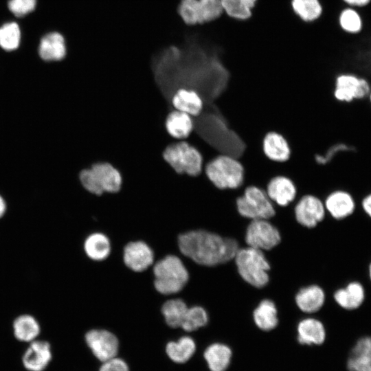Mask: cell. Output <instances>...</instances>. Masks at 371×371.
Returning <instances> with one entry per match:
<instances>
[{"mask_svg":"<svg viewBox=\"0 0 371 371\" xmlns=\"http://www.w3.org/2000/svg\"><path fill=\"white\" fill-rule=\"evenodd\" d=\"M181 252L194 262L212 267L234 259L239 249L238 242L206 230H194L178 238Z\"/></svg>","mask_w":371,"mask_h":371,"instance_id":"cell-1","label":"cell"},{"mask_svg":"<svg viewBox=\"0 0 371 371\" xmlns=\"http://www.w3.org/2000/svg\"><path fill=\"white\" fill-rule=\"evenodd\" d=\"M203 174L220 190H238L244 186V166L238 158L229 154L219 153L206 161Z\"/></svg>","mask_w":371,"mask_h":371,"instance_id":"cell-2","label":"cell"},{"mask_svg":"<svg viewBox=\"0 0 371 371\" xmlns=\"http://www.w3.org/2000/svg\"><path fill=\"white\" fill-rule=\"evenodd\" d=\"M162 156L178 175L197 177L203 172L205 161L203 155L189 142L170 144L166 147Z\"/></svg>","mask_w":371,"mask_h":371,"instance_id":"cell-3","label":"cell"},{"mask_svg":"<svg viewBox=\"0 0 371 371\" xmlns=\"http://www.w3.org/2000/svg\"><path fill=\"white\" fill-rule=\"evenodd\" d=\"M242 279L256 288H262L269 281L270 265L262 251L247 247L238 249L234 258Z\"/></svg>","mask_w":371,"mask_h":371,"instance_id":"cell-4","label":"cell"},{"mask_svg":"<svg viewBox=\"0 0 371 371\" xmlns=\"http://www.w3.org/2000/svg\"><path fill=\"white\" fill-rule=\"evenodd\" d=\"M79 179L87 191L96 195L104 192H117L122 183L120 171L108 162H97L82 170Z\"/></svg>","mask_w":371,"mask_h":371,"instance_id":"cell-5","label":"cell"},{"mask_svg":"<svg viewBox=\"0 0 371 371\" xmlns=\"http://www.w3.org/2000/svg\"><path fill=\"white\" fill-rule=\"evenodd\" d=\"M155 286L158 292L168 295L178 293L186 284L189 275L182 261L170 255L158 261L153 269Z\"/></svg>","mask_w":371,"mask_h":371,"instance_id":"cell-6","label":"cell"},{"mask_svg":"<svg viewBox=\"0 0 371 371\" xmlns=\"http://www.w3.org/2000/svg\"><path fill=\"white\" fill-rule=\"evenodd\" d=\"M236 207L240 216L251 220L269 219L276 214L274 203L265 190L256 185L243 188L236 199Z\"/></svg>","mask_w":371,"mask_h":371,"instance_id":"cell-7","label":"cell"},{"mask_svg":"<svg viewBox=\"0 0 371 371\" xmlns=\"http://www.w3.org/2000/svg\"><path fill=\"white\" fill-rule=\"evenodd\" d=\"M269 219H255L248 225L245 236L248 247L261 251L270 250L281 240L279 230Z\"/></svg>","mask_w":371,"mask_h":371,"instance_id":"cell-8","label":"cell"},{"mask_svg":"<svg viewBox=\"0 0 371 371\" xmlns=\"http://www.w3.org/2000/svg\"><path fill=\"white\" fill-rule=\"evenodd\" d=\"M370 93L368 82L352 74L339 75L335 80L333 95L341 102H350L365 98Z\"/></svg>","mask_w":371,"mask_h":371,"instance_id":"cell-9","label":"cell"},{"mask_svg":"<svg viewBox=\"0 0 371 371\" xmlns=\"http://www.w3.org/2000/svg\"><path fill=\"white\" fill-rule=\"evenodd\" d=\"M325 210L324 203L318 196L304 194L295 205L294 215L301 225L313 228L324 219Z\"/></svg>","mask_w":371,"mask_h":371,"instance_id":"cell-10","label":"cell"},{"mask_svg":"<svg viewBox=\"0 0 371 371\" xmlns=\"http://www.w3.org/2000/svg\"><path fill=\"white\" fill-rule=\"evenodd\" d=\"M53 358L49 341L38 338L27 344L21 356V363L26 371H45Z\"/></svg>","mask_w":371,"mask_h":371,"instance_id":"cell-11","label":"cell"},{"mask_svg":"<svg viewBox=\"0 0 371 371\" xmlns=\"http://www.w3.org/2000/svg\"><path fill=\"white\" fill-rule=\"evenodd\" d=\"M85 341L93 355L101 361L115 357L118 351L117 337L105 330H91L85 335Z\"/></svg>","mask_w":371,"mask_h":371,"instance_id":"cell-12","label":"cell"},{"mask_svg":"<svg viewBox=\"0 0 371 371\" xmlns=\"http://www.w3.org/2000/svg\"><path fill=\"white\" fill-rule=\"evenodd\" d=\"M265 190L273 203L286 207L293 202L298 191L294 181L284 175H278L269 179Z\"/></svg>","mask_w":371,"mask_h":371,"instance_id":"cell-13","label":"cell"},{"mask_svg":"<svg viewBox=\"0 0 371 371\" xmlns=\"http://www.w3.org/2000/svg\"><path fill=\"white\" fill-rule=\"evenodd\" d=\"M262 150L269 160L276 163H284L291 155V148L287 139L275 131H270L264 135Z\"/></svg>","mask_w":371,"mask_h":371,"instance_id":"cell-14","label":"cell"},{"mask_svg":"<svg viewBox=\"0 0 371 371\" xmlns=\"http://www.w3.org/2000/svg\"><path fill=\"white\" fill-rule=\"evenodd\" d=\"M124 262L131 270L142 271L150 266L154 254L150 247L144 242L135 241L128 243L124 250Z\"/></svg>","mask_w":371,"mask_h":371,"instance_id":"cell-15","label":"cell"},{"mask_svg":"<svg viewBox=\"0 0 371 371\" xmlns=\"http://www.w3.org/2000/svg\"><path fill=\"white\" fill-rule=\"evenodd\" d=\"M172 104L175 110L184 112L192 117H199L203 112L205 101L196 90L181 88L172 95Z\"/></svg>","mask_w":371,"mask_h":371,"instance_id":"cell-16","label":"cell"},{"mask_svg":"<svg viewBox=\"0 0 371 371\" xmlns=\"http://www.w3.org/2000/svg\"><path fill=\"white\" fill-rule=\"evenodd\" d=\"M12 332L16 341L27 344L40 338L41 326L33 315L22 313L13 319Z\"/></svg>","mask_w":371,"mask_h":371,"instance_id":"cell-17","label":"cell"},{"mask_svg":"<svg viewBox=\"0 0 371 371\" xmlns=\"http://www.w3.org/2000/svg\"><path fill=\"white\" fill-rule=\"evenodd\" d=\"M325 209L335 219H343L351 215L355 209L352 195L344 190H335L326 197Z\"/></svg>","mask_w":371,"mask_h":371,"instance_id":"cell-18","label":"cell"},{"mask_svg":"<svg viewBox=\"0 0 371 371\" xmlns=\"http://www.w3.org/2000/svg\"><path fill=\"white\" fill-rule=\"evenodd\" d=\"M195 122L191 115L177 110L168 113L165 128L170 137L177 139L189 138L194 131Z\"/></svg>","mask_w":371,"mask_h":371,"instance_id":"cell-19","label":"cell"},{"mask_svg":"<svg viewBox=\"0 0 371 371\" xmlns=\"http://www.w3.org/2000/svg\"><path fill=\"white\" fill-rule=\"evenodd\" d=\"M371 366V336L359 338L353 346L347 360L348 371H366Z\"/></svg>","mask_w":371,"mask_h":371,"instance_id":"cell-20","label":"cell"},{"mask_svg":"<svg viewBox=\"0 0 371 371\" xmlns=\"http://www.w3.org/2000/svg\"><path fill=\"white\" fill-rule=\"evenodd\" d=\"M67 53L65 41L63 36L56 32L45 35L38 47L40 57L46 61H56L63 59Z\"/></svg>","mask_w":371,"mask_h":371,"instance_id":"cell-21","label":"cell"},{"mask_svg":"<svg viewBox=\"0 0 371 371\" xmlns=\"http://www.w3.org/2000/svg\"><path fill=\"white\" fill-rule=\"evenodd\" d=\"M325 293L317 285H310L302 288L297 293L295 300L297 307L306 313L318 311L325 302Z\"/></svg>","mask_w":371,"mask_h":371,"instance_id":"cell-22","label":"cell"},{"mask_svg":"<svg viewBox=\"0 0 371 371\" xmlns=\"http://www.w3.org/2000/svg\"><path fill=\"white\" fill-rule=\"evenodd\" d=\"M326 338L323 324L315 318H306L297 325V341L300 344L320 345Z\"/></svg>","mask_w":371,"mask_h":371,"instance_id":"cell-23","label":"cell"},{"mask_svg":"<svg viewBox=\"0 0 371 371\" xmlns=\"http://www.w3.org/2000/svg\"><path fill=\"white\" fill-rule=\"evenodd\" d=\"M336 303L346 310L358 308L365 299V290L358 282H351L344 288L337 290L333 295Z\"/></svg>","mask_w":371,"mask_h":371,"instance_id":"cell-24","label":"cell"},{"mask_svg":"<svg viewBox=\"0 0 371 371\" xmlns=\"http://www.w3.org/2000/svg\"><path fill=\"white\" fill-rule=\"evenodd\" d=\"M204 358L211 371H225L230 363L232 350L225 344L214 343L205 349Z\"/></svg>","mask_w":371,"mask_h":371,"instance_id":"cell-25","label":"cell"},{"mask_svg":"<svg viewBox=\"0 0 371 371\" xmlns=\"http://www.w3.org/2000/svg\"><path fill=\"white\" fill-rule=\"evenodd\" d=\"M255 324L260 330L269 331L278 324V311L274 302L270 300H262L253 313Z\"/></svg>","mask_w":371,"mask_h":371,"instance_id":"cell-26","label":"cell"},{"mask_svg":"<svg viewBox=\"0 0 371 371\" xmlns=\"http://www.w3.org/2000/svg\"><path fill=\"white\" fill-rule=\"evenodd\" d=\"M290 7L293 14L304 23H312L322 14L319 0H290Z\"/></svg>","mask_w":371,"mask_h":371,"instance_id":"cell-27","label":"cell"},{"mask_svg":"<svg viewBox=\"0 0 371 371\" xmlns=\"http://www.w3.org/2000/svg\"><path fill=\"white\" fill-rule=\"evenodd\" d=\"M196 350L194 341L190 337H182L177 341H170L166 348L168 357L174 362L183 363L188 361Z\"/></svg>","mask_w":371,"mask_h":371,"instance_id":"cell-28","label":"cell"},{"mask_svg":"<svg viewBox=\"0 0 371 371\" xmlns=\"http://www.w3.org/2000/svg\"><path fill=\"white\" fill-rule=\"evenodd\" d=\"M84 249L91 259L102 260L108 257L111 251L109 238L103 234L94 233L89 236L84 243Z\"/></svg>","mask_w":371,"mask_h":371,"instance_id":"cell-29","label":"cell"},{"mask_svg":"<svg viewBox=\"0 0 371 371\" xmlns=\"http://www.w3.org/2000/svg\"><path fill=\"white\" fill-rule=\"evenodd\" d=\"M177 12L188 25L205 23L203 6L200 0H181Z\"/></svg>","mask_w":371,"mask_h":371,"instance_id":"cell-30","label":"cell"},{"mask_svg":"<svg viewBox=\"0 0 371 371\" xmlns=\"http://www.w3.org/2000/svg\"><path fill=\"white\" fill-rule=\"evenodd\" d=\"M188 308L183 300L173 299L164 304L161 311L167 324L172 328H178L181 327Z\"/></svg>","mask_w":371,"mask_h":371,"instance_id":"cell-31","label":"cell"},{"mask_svg":"<svg viewBox=\"0 0 371 371\" xmlns=\"http://www.w3.org/2000/svg\"><path fill=\"white\" fill-rule=\"evenodd\" d=\"M224 14L229 19L242 22L251 19L254 10L241 0H221Z\"/></svg>","mask_w":371,"mask_h":371,"instance_id":"cell-32","label":"cell"},{"mask_svg":"<svg viewBox=\"0 0 371 371\" xmlns=\"http://www.w3.org/2000/svg\"><path fill=\"white\" fill-rule=\"evenodd\" d=\"M21 41V30L17 23L9 22L0 27V47L6 51L18 48Z\"/></svg>","mask_w":371,"mask_h":371,"instance_id":"cell-33","label":"cell"},{"mask_svg":"<svg viewBox=\"0 0 371 371\" xmlns=\"http://www.w3.org/2000/svg\"><path fill=\"white\" fill-rule=\"evenodd\" d=\"M207 322L206 311L201 306H195L188 308L181 327L186 331L191 332L205 326Z\"/></svg>","mask_w":371,"mask_h":371,"instance_id":"cell-34","label":"cell"},{"mask_svg":"<svg viewBox=\"0 0 371 371\" xmlns=\"http://www.w3.org/2000/svg\"><path fill=\"white\" fill-rule=\"evenodd\" d=\"M341 27L349 32H357L361 27V21L358 14L352 9L344 10L340 14Z\"/></svg>","mask_w":371,"mask_h":371,"instance_id":"cell-35","label":"cell"},{"mask_svg":"<svg viewBox=\"0 0 371 371\" xmlns=\"http://www.w3.org/2000/svg\"><path fill=\"white\" fill-rule=\"evenodd\" d=\"M204 9L205 23L214 22L223 15L221 0H200Z\"/></svg>","mask_w":371,"mask_h":371,"instance_id":"cell-36","label":"cell"},{"mask_svg":"<svg viewBox=\"0 0 371 371\" xmlns=\"http://www.w3.org/2000/svg\"><path fill=\"white\" fill-rule=\"evenodd\" d=\"M36 0H9L8 7L17 17H22L32 12L36 8Z\"/></svg>","mask_w":371,"mask_h":371,"instance_id":"cell-37","label":"cell"},{"mask_svg":"<svg viewBox=\"0 0 371 371\" xmlns=\"http://www.w3.org/2000/svg\"><path fill=\"white\" fill-rule=\"evenodd\" d=\"M100 371H128V367L124 360L115 357L103 361Z\"/></svg>","mask_w":371,"mask_h":371,"instance_id":"cell-38","label":"cell"},{"mask_svg":"<svg viewBox=\"0 0 371 371\" xmlns=\"http://www.w3.org/2000/svg\"><path fill=\"white\" fill-rule=\"evenodd\" d=\"M361 205L363 211L371 218V193L363 198Z\"/></svg>","mask_w":371,"mask_h":371,"instance_id":"cell-39","label":"cell"},{"mask_svg":"<svg viewBox=\"0 0 371 371\" xmlns=\"http://www.w3.org/2000/svg\"><path fill=\"white\" fill-rule=\"evenodd\" d=\"M7 210V202L5 199L0 194V219L5 215Z\"/></svg>","mask_w":371,"mask_h":371,"instance_id":"cell-40","label":"cell"},{"mask_svg":"<svg viewBox=\"0 0 371 371\" xmlns=\"http://www.w3.org/2000/svg\"><path fill=\"white\" fill-rule=\"evenodd\" d=\"M350 5H366L370 0H344Z\"/></svg>","mask_w":371,"mask_h":371,"instance_id":"cell-41","label":"cell"},{"mask_svg":"<svg viewBox=\"0 0 371 371\" xmlns=\"http://www.w3.org/2000/svg\"><path fill=\"white\" fill-rule=\"evenodd\" d=\"M241 1L253 10L256 8L259 1V0H241Z\"/></svg>","mask_w":371,"mask_h":371,"instance_id":"cell-42","label":"cell"},{"mask_svg":"<svg viewBox=\"0 0 371 371\" xmlns=\"http://www.w3.org/2000/svg\"><path fill=\"white\" fill-rule=\"evenodd\" d=\"M368 271H369V277H370V281H371V262H370V264L369 265Z\"/></svg>","mask_w":371,"mask_h":371,"instance_id":"cell-43","label":"cell"},{"mask_svg":"<svg viewBox=\"0 0 371 371\" xmlns=\"http://www.w3.org/2000/svg\"><path fill=\"white\" fill-rule=\"evenodd\" d=\"M366 371H371V366L369 367Z\"/></svg>","mask_w":371,"mask_h":371,"instance_id":"cell-44","label":"cell"},{"mask_svg":"<svg viewBox=\"0 0 371 371\" xmlns=\"http://www.w3.org/2000/svg\"><path fill=\"white\" fill-rule=\"evenodd\" d=\"M369 94H370V102H371V91H370Z\"/></svg>","mask_w":371,"mask_h":371,"instance_id":"cell-45","label":"cell"}]
</instances>
